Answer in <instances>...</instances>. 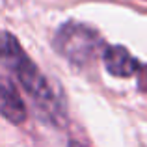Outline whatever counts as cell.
I'll list each match as a JSON object with an SVG mask.
<instances>
[{
  "label": "cell",
  "mask_w": 147,
  "mask_h": 147,
  "mask_svg": "<svg viewBox=\"0 0 147 147\" xmlns=\"http://www.w3.org/2000/svg\"><path fill=\"white\" fill-rule=\"evenodd\" d=\"M102 61L106 71L112 76L117 78H129L140 73L142 63L136 56L130 54L129 49H125L123 45H108L102 52Z\"/></svg>",
  "instance_id": "obj_3"
},
{
  "label": "cell",
  "mask_w": 147,
  "mask_h": 147,
  "mask_svg": "<svg viewBox=\"0 0 147 147\" xmlns=\"http://www.w3.org/2000/svg\"><path fill=\"white\" fill-rule=\"evenodd\" d=\"M138 88L144 93H147V65H142L140 73H138Z\"/></svg>",
  "instance_id": "obj_5"
},
{
  "label": "cell",
  "mask_w": 147,
  "mask_h": 147,
  "mask_svg": "<svg viewBox=\"0 0 147 147\" xmlns=\"http://www.w3.org/2000/svg\"><path fill=\"white\" fill-rule=\"evenodd\" d=\"M0 115L13 125H22L28 117L24 100L9 78H0Z\"/></svg>",
  "instance_id": "obj_4"
},
{
  "label": "cell",
  "mask_w": 147,
  "mask_h": 147,
  "mask_svg": "<svg viewBox=\"0 0 147 147\" xmlns=\"http://www.w3.org/2000/svg\"><path fill=\"white\" fill-rule=\"evenodd\" d=\"M0 63L19 80L24 91L32 97L37 110L52 125L65 123V106L58 93L52 90L45 75L39 71L32 58L24 52L19 39L13 34L0 30Z\"/></svg>",
  "instance_id": "obj_1"
},
{
  "label": "cell",
  "mask_w": 147,
  "mask_h": 147,
  "mask_svg": "<svg viewBox=\"0 0 147 147\" xmlns=\"http://www.w3.org/2000/svg\"><path fill=\"white\" fill-rule=\"evenodd\" d=\"M52 47L60 56L80 67L91 63L106 49L97 30L76 21H67L56 30Z\"/></svg>",
  "instance_id": "obj_2"
},
{
  "label": "cell",
  "mask_w": 147,
  "mask_h": 147,
  "mask_svg": "<svg viewBox=\"0 0 147 147\" xmlns=\"http://www.w3.org/2000/svg\"><path fill=\"white\" fill-rule=\"evenodd\" d=\"M69 147H86V145L80 144V142H75V140H73V142H69Z\"/></svg>",
  "instance_id": "obj_6"
}]
</instances>
